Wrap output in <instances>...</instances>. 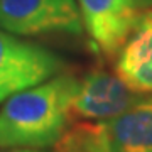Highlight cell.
<instances>
[{"mask_svg": "<svg viewBox=\"0 0 152 152\" xmlns=\"http://www.w3.org/2000/svg\"><path fill=\"white\" fill-rule=\"evenodd\" d=\"M103 124L112 152H152V93Z\"/></svg>", "mask_w": 152, "mask_h": 152, "instance_id": "obj_7", "label": "cell"}, {"mask_svg": "<svg viewBox=\"0 0 152 152\" xmlns=\"http://www.w3.org/2000/svg\"><path fill=\"white\" fill-rule=\"evenodd\" d=\"M0 152H48V151H42V149H4Z\"/></svg>", "mask_w": 152, "mask_h": 152, "instance_id": "obj_9", "label": "cell"}, {"mask_svg": "<svg viewBox=\"0 0 152 152\" xmlns=\"http://www.w3.org/2000/svg\"><path fill=\"white\" fill-rule=\"evenodd\" d=\"M54 152H112L103 122H73L54 144Z\"/></svg>", "mask_w": 152, "mask_h": 152, "instance_id": "obj_8", "label": "cell"}, {"mask_svg": "<svg viewBox=\"0 0 152 152\" xmlns=\"http://www.w3.org/2000/svg\"><path fill=\"white\" fill-rule=\"evenodd\" d=\"M140 95L115 73L93 68L78 80L71 100V122H107L127 110Z\"/></svg>", "mask_w": 152, "mask_h": 152, "instance_id": "obj_5", "label": "cell"}, {"mask_svg": "<svg viewBox=\"0 0 152 152\" xmlns=\"http://www.w3.org/2000/svg\"><path fill=\"white\" fill-rule=\"evenodd\" d=\"M78 78L59 73L12 95L0 108V149L54 147L71 122Z\"/></svg>", "mask_w": 152, "mask_h": 152, "instance_id": "obj_1", "label": "cell"}, {"mask_svg": "<svg viewBox=\"0 0 152 152\" xmlns=\"http://www.w3.org/2000/svg\"><path fill=\"white\" fill-rule=\"evenodd\" d=\"M115 75L137 95L152 93V9L134 24L115 54Z\"/></svg>", "mask_w": 152, "mask_h": 152, "instance_id": "obj_6", "label": "cell"}, {"mask_svg": "<svg viewBox=\"0 0 152 152\" xmlns=\"http://www.w3.org/2000/svg\"><path fill=\"white\" fill-rule=\"evenodd\" d=\"M63 58L0 29V103L15 93L63 73Z\"/></svg>", "mask_w": 152, "mask_h": 152, "instance_id": "obj_2", "label": "cell"}, {"mask_svg": "<svg viewBox=\"0 0 152 152\" xmlns=\"http://www.w3.org/2000/svg\"><path fill=\"white\" fill-rule=\"evenodd\" d=\"M85 31L96 53L115 58L144 12L152 9V0H76Z\"/></svg>", "mask_w": 152, "mask_h": 152, "instance_id": "obj_4", "label": "cell"}, {"mask_svg": "<svg viewBox=\"0 0 152 152\" xmlns=\"http://www.w3.org/2000/svg\"><path fill=\"white\" fill-rule=\"evenodd\" d=\"M0 29L24 37L85 32L76 0H0Z\"/></svg>", "mask_w": 152, "mask_h": 152, "instance_id": "obj_3", "label": "cell"}]
</instances>
